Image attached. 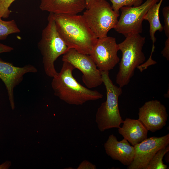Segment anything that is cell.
<instances>
[{
	"label": "cell",
	"instance_id": "obj_1",
	"mask_svg": "<svg viewBox=\"0 0 169 169\" xmlns=\"http://www.w3.org/2000/svg\"><path fill=\"white\" fill-rule=\"evenodd\" d=\"M53 14L57 31L68 48L90 55L98 38L82 15Z\"/></svg>",
	"mask_w": 169,
	"mask_h": 169
},
{
	"label": "cell",
	"instance_id": "obj_2",
	"mask_svg": "<svg viewBox=\"0 0 169 169\" xmlns=\"http://www.w3.org/2000/svg\"><path fill=\"white\" fill-rule=\"evenodd\" d=\"M63 62L60 72L53 77L51 82L55 96L69 104L75 105L102 98L103 95L98 91L90 90L79 83L73 75L75 68L67 61Z\"/></svg>",
	"mask_w": 169,
	"mask_h": 169
},
{
	"label": "cell",
	"instance_id": "obj_3",
	"mask_svg": "<svg viewBox=\"0 0 169 169\" xmlns=\"http://www.w3.org/2000/svg\"><path fill=\"white\" fill-rule=\"evenodd\" d=\"M125 38L123 42L118 44L122 56L116 81L121 88L128 84L135 69L143 64L146 59L142 51L145 43V37L137 34Z\"/></svg>",
	"mask_w": 169,
	"mask_h": 169
},
{
	"label": "cell",
	"instance_id": "obj_4",
	"mask_svg": "<svg viewBox=\"0 0 169 169\" xmlns=\"http://www.w3.org/2000/svg\"><path fill=\"white\" fill-rule=\"evenodd\" d=\"M48 21L47 26L42 30L38 47L43 57L45 72L48 76L53 78L58 73L55 68V61L69 49L57 31L53 13H50Z\"/></svg>",
	"mask_w": 169,
	"mask_h": 169
},
{
	"label": "cell",
	"instance_id": "obj_5",
	"mask_svg": "<svg viewBox=\"0 0 169 169\" xmlns=\"http://www.w3.org/2000/svg\"><path fill=\"white\" fill-rule=\"evenodd\" d=\"M101 73L106 90V99L97 109L95 122L99 131L103 132L112 128H119L123 120L118 105V98L122 92V88L113 84L109 71H101Z\"/></svg>",
	"mask_w": 169,
	"mask_h": 169
},
{
	"label": "cell",
	"instance_id": "obj_6",
	"mask_svg": "<svg viewBox=\"0 0 169 169\" xmlns=\"http://www.w3.org/2000/svg\"><path fill=\"white\" fill-rule=\"evenodd\" d=\"M96 37L107 36L108 32L115 27L119 13L115 12L105 0H98L82 15Z\"/></svg>",
	"mask_w": 169,
	"mask_h": 169
},
{
	"label": "cell",
	"instance_id": "obj_7",
	"mask_svg": "<svg viewBox=\"0 0 169 169\" xmlns=\"http://www.w3.org/2000/svg\"><path fill=\"white\" fill-rule=\"evenodd\" d=\"M160 0H146L137 7L124 6L120 8L121 14L114 28L125 37L142 32L143 17L149 8Z\"/></svg>",
	"mask_w": 169,
	"mask_h": 169
},
{
	"label": "cell",
	"instance_id": "obj_8",
	"mask_svg": "<svg viewBox=\"0 0 169 169\" xmlns=\"http://www.w3.org/2000/svg\"><path fill=\"white\" fill-rule=\"evenodd\" d=\"M62 60L68 62L81 72L82 81L87 88H95L103 83L101 71L97 68L90 55L70 48L63 54Z\"/></svg>",
	"mask_w": 169,
	"mask_h": 169
},
{
	"label": "cell",
	"instance_id": "obj_9",
	"mask_svg": "<svg viewBox=\"0 0 169 169\" xmlns=\"http://www.w3.org/2000/svg\"><path fill=\"white\" fill-rule=\"evenodd\" d=\"M115 38L107 36L98 38L90 55L101 71L113 69L120 61Z\"/></svg>",
	"mask_w": 169,
	"mask_h": 169
},
{
	"label": "cell",
	"instance_id": "obj_10",
	"mask_svg": "<svg viewBox=\"0 0 169 169\" xmlns=\"http://www.w3.org/2000/svg\"><path fill=\"white\" fill-rule=\"evenodd\" d=\"M169 144V134L157 137L146 138L134 146L133 160L128 169H145L153 156L160 149Z\"/></svg>",
	"mask_w": 169,
	"mask_h": 169
},
{
	"label": "cell",
	"instance_id": "obj_11",
	"mask_svg": "<svg viewBox=\"0 0 169 169\" xmlns=\"http://www.w3.org/2000/svg\"><path fill=\"white\" fill-rule=\"evenodd\" d=\"M138 114V120L148 131L153 132L166 125L168 117L166 108L157 100L145 102L139 108Z\"/></svg>",
	"mask_w": 169,
	"mask_h": 169
},
{
	"label": "cell",
	"instance_id": "obj_12",
	"mask_svg": "<svg viewBox=\"0 0 169 169\" xmlns=\"http://www.w3.org/2000/svg\"><path fill=\"white\" fill-rule=\"evenodd\" d=\"M37 71V69L31 64L26 65L23 67H17L12 63L3 61L0 58V79L5 85L12 109L15 107L14 88L21 82L25 74L35 73Z\"/></svg>",
	"mask_w": 169,
	"mask_h": 169
},
{
	"label": "cell",
	"instance_id": "obj_13",
	"mask_svg": "<svg viewBox=\"0 0 169 169\" xmlns=\"http://www.w3.org/2000/svg\"><path fill=\"white\" fill-rule=\"evenodd\" d=\"M106 154L112 159L119 161L128 166L133 160L135 153L134 146L125 139L119 141L113 134L110 135L104 143Z\"/></svg>",
	"mask_w": 169,
	"mask_h": 169
},
{
	"label": "cell",
	"instance_id": "obj_14",
	"mask_svg": "<svg viewBox=\"0 0 169 169\" xmlns=\"http://www.w3.org/2000/svg\"><path fill=\"white\" fill-rule=\"evenodd\" d=\"M40 8L54 14L76 15L86 8L85 0H41Z\"/></svg>",
	"mask_w": 169,
	"mask_h": 169
},
{
	"label": "cell",
	"instance_id": "obj_15",
	"mask_svg": "<svg viewBox=\"0 0 169 169\" xmlns=\"http://www.w3.org/2000/svg\"><path fill=\"white\" fill-rule=\"evenodd\" d=\"M121 127L118 128L119 133L133 146L147 138L148 130L138 120L126 118Z\"/></svg>",
	"mask_w": 169,
	"mask_h": 169
},
{
	"label": "cell",
	"instance_id": "obj_16",
	"mask_svg": "<svg viewBox=\"0 0 169 169\" xmlns=\"http://www.w3.org/2000/svg\"><path fill=\"white\" fill-rule=\"evenodd\" d=\"M163 0H160L159 2L154 3L143 17L144 20L148 21L149 23V32L150 39L152 42V47H155L154 44L156 40L155 36V33L157 31L161 32L163 30L159 18V10Z\"/></svg>",
	"mask_w": 169,
	"mask_h": 169
},
{
	"label": "cell",
	"instance_id": "obj_17",
	"mask_svg": "<svg viewBox=\"0 0 169 169\" xmlns=\"http://www.w3.org/2000/svg\"><path fill=\"white\" fill-rule=\"evenodd\" d=\"M169 151V145L159 150L153 156L145 169H166L167 166L164 164L163 158Z\"/></svg>",
	"mask_w": 169,
	"mask_h": 169
},
{
	"label": "cell",
	"instance_id": "obj_18",
	"mask_svg": "<svg viewBox=\"0 0 169 169\" xmlns=\"http://www.w3.org/2000/svg\"><path fill=\"white\" fill-rule=\"evenodd\" d=\"M20 31L14 20L5 21L0 17V40L6 39L10 34L18 33Z\"/></svg>",
	"mask_w": 169,
	"mask_h": 169
},
{
	"label": "cell",
	"instance_id": "obj_19",
	"mask_svg": "<svg viewBox=\"0 0 169 169\" xmlns=\"http://www.w3.org/2000/svg\"><path fill=\"white\" fill-rule=\"evenodd\" d=\"M112 8L116 13H119L120 8L124 6L137 7L142 3L143 0H109Z\"/></svg>",
	"mask_w": 169,
	"mask_h": 169
},
{
	"label": "cell",
	"instance_id": "obj_20",
	"mask_svg": "<svg viewBox=\"0 0 169 169\" xmlns=\"http://www.w3.org/2000/svg\"><path fill=\"white\" fill-rule=\"evenodd\" d=\"M16 0H0V17L8 18L11 13L9 9L12 3Z\"/></svg>",
	"mask_w": 169,
	"mask_h": 169
},
{
	"label": "cell",
	"instance_id": "obj_21",
	"mask_svg": "<svg viewBox=\"0 0 169 169\" xmlns=\"http://www.w3.org/2000/svg\"><path fill=\"white\" fill-rule=\"evenodd\" d=\"M162 13L164 18L163 30L167 37L169 38V7H165L162 9Z\"/></svg>",
	"mask_w": 169,
	"mask_h": 169
},
{
	"label": "cell",
	"instance_id": "obj_22",
	"mask_svg": "<svg viewBox=\"0 0 169 169\" xmlns=\"http://www.w3.org/2000/svg\"><path fill=\"white\" fill-rule=\"evenodd\" d=\"M77 169H96V166L89 161L84 160L79 165Z\"/></svg>",
	"mask_w": 169,
	"mask_h": 169
},
{
	"label": "cell",
	"instance_id": "obj_23",
	"mask_svg": "<svg viewBox=\"0 0 169 169\" xmlns=\"http://www.w3.org/2000/svg\"><path fill=\"white\" fill-rule=\"evenodd\" d=\"M162 56L167 60H169V38H167L165 43V47L161 52Z\"/></svg>",
	"mask_w": 169,
	"mask_h": 169
},
{
	"label": "cell",
	"instance_id": "obj_24",
	"mask_svg": "<svg viewBox=\"0 0 169 169\" xmlns=\"http://www.w3.org/2000/svg\"><path fill=\"white\" fill-rule=\"evenodd\" d=\"M13 50V48L0 43V54L3 53L10 52Z\"/></svg>",
	"mask_w": 169,
	"mask_h": 169
},
{
	"label": "cell",
	"instance_id": "obj_25",
	"mask_svg": "<svg viewBox=\"0 0 169 169\" xmlns=\"http://www.w3.org/2000/svg\"><path fill=\"white\" fill-rule=\"evenodd\" d=\"M98 0H85L86 9L89 8L93 4Z\"/></svg>",
	"mask_w": 169,
	"mask_h": 169
},
{
	"label": "cell",
	"instance_id": "obj_26",
	"mask_svg": "<svg viewBox=\"0 0 169 169\" xmlns=\"http://www.w3.org/2000/svg\"><path fill=\"white\" fill-rule=\"evenodd\" d=\"M4 167V165L2 164L1 165H0V169H3Z\"/></svg>",
	"mask_w": 169,
	"mask_h": 169
}]
</instances>
